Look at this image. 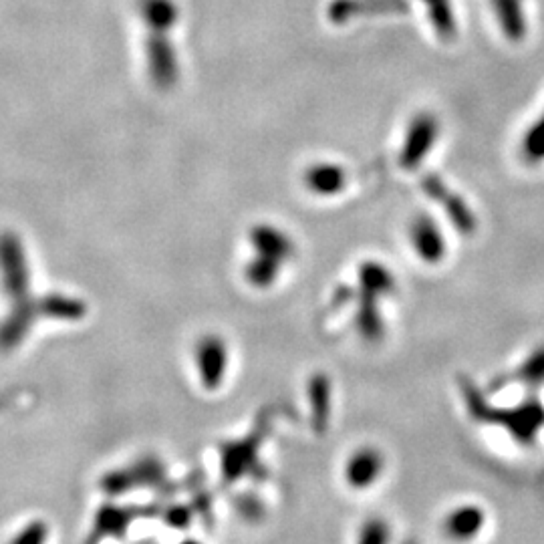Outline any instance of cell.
Here are the masks:
<instances>
[{"label":"cell","instance_id":"1","mask_svg":"<svg viewBox=\"0 0 544 544\" xmlns=\"http://www.w3.org/2000/svg\"><path fill=\"white\" fill-rule=\"evenodd\" d=\"M460 385L468 412L474 420L504 426L510 436H514V440L522 446H530L540 428L544 426V407L538 399H528L516 407H510V410H496L468 377H462Z\"/></svg>","mask_w":544,"mask_h":544},{"label":"cell","instance_id":"2","mask_svg":"<svg viewBox=\"0 0 544 544\" xmlns=\"http://www.w3.org/2000/svg\"><path fill=\"white\" fill-rule=\"evenodd\" d=\"M438 138H440L438 117L428 111L418 113L405 131V140H403L401 154H399L401 166L407 172L418 170L430 158L432 150L438 144Z\"/></svg>","mask_w":544,"mask_h":544},{"label":"cell","instance_id":"3","mask_svg":"<svg viewBox=\"0 0 544 544\" xmlns=\"http://www.w3.org/2000/svg\"><path fill=\"white\" fill-rule=\"evenodd\" d=\"M422 190L430 200H434L446 212V216L450 218L456 230H460L462 234H472L476 230V216L472 208L440 176L428 174L422 180Z\"/></svg>","mask_w":544,"mask_h":544},{"label":"cell","instance_id":"4","mask_svg":"<svg viewBox=\"0 0 544 544\" xmlns=\"http://www.w3.org/2000/svg\"><path fill=\"white\" fill-rule=\"evenodd\" d=\"M410 242L414 252L428 264H438L446 256V238L438 222L428 214H418L412 220Z\"/></svg>","mask_w":544,"mask_h":544},{"label":"cell","instance_id":"5","mask_svg":"<svg viewBox=\"0 0 544 544\" xmlns=\"http://www.w3.org/2000/svg\"><path fill=\"white\" fill-rule=\"evenodd\" d=\"M226 363H228V353L220 337L208 335L200 339L196 349V365H198L204 387L216 389L222 383L226 373Z\"/></svg>","mask_w":544,"mask_h":544},{"label":"cell","instance_id":"6","mask_svg":"<svg viewBox=\"0 0 544 544\" xmlns=\"http://www.w3.org/2000/svg\"><path fill=\"white\" fill-rule=\"evenodd\" d=\"M383 466V456L375 448H361L349 458L345 466V480L355 490L369 488L379 478Z\"/></svg>","mask_w":544,"mask_h":544},{"label":"cell","instance_id":"7","mask_svg":"<svg viewBox=\"0 0 544 544\" xmlns=\"http://www.w3.org/2000/svg\"><path fill=\"white\" fill-rule=\"evenodd\" d=\"M484 510L472 504L458 506L444 520V532L454 542H470L484 526Z\"/></svg>","mask_w":544,"mask_h":544},{"label":"cell","instance_id":"8","mask_svg":"<svg viewBox=\"0 0 544 544\" xmlns=\"http://www.w3.org/2000/svg\"><path fill=\"white\" fill-rule=\"evenodd\" d=\"M500 31L510 43H520L526 37V13L522 0H490Z\"/></svg>","mask_w":544,"mask_h":544},{"label":"cell","instance_id":"9","mask_svg":"<svg viewBox=\"0 0 544 544\" xmlns=\"http://www.w3.org/2000/svg\"><path fill=\"white\" fill-rule=\"evenodd\" d=\"M359 281H361L363 293L373 295V297H381V295L385 297L395 289L393 275L385 266H381L377 262H365L361 266Z\"/></svg>","mask_w":544,"mask_h":544},{"label":"cell","instance_id":"10","mask_svg":"<svg viewBox=\"0 0 544 544\" xmlns=\"http://www.w3.org/2000/svg\"><path fill=\"white\" fill-rule=\"evenodd\" d=\"M430 23L434 27V31L438 33V37L442 39H454L458 25H456V15H454V7L452 0H422Z\"/></svg>","mask_w":544,"mask_h":544},{"label":"cell","instance_id":"11","mask_svg":"<svg viewBox=\"0 0 544 544\" xmlns=\"http://www.w3.org/2000/svg\"><path fill=\"white\" fill-rule=\"evenodd\" d=\"M377 297L363 293L361 307L357 313V329L363 339L367 341H379L383 337V321L377 311Z\"/></svg>","mask_w":544,"mask_h":544},{"label":"cell","instance_id":"12","mask_svg":"<svg viewBox=\"0 0 544 544\" xmlns=\"http://www.w3.org/2000/svg\"><path fill=\"white\" fill-rule=\"evenodd\" d=\"M520 150H522V156L526 162H530V164L544 162V111L522 135Z\"/></svg>","mask_w":544,"mask_h":544},{"label":"cell","instance_id":"13","mask_svg":"<svg viewBox=\"0 0 544 544\" xmlns=\"http://www.w3.org/2000/svg\"><path fill=\"white\" fill-rule=\"evenodd\" d=\"M329 379L325 375H315L311 381V403H313V416L317 432H323L329 418Z\"/></svg>","mask_w":544,"mask_h":544},{"label":"cell","instance_id":"14","mask_svg":"<svg viewBox=\"0 0 544 544\" xmlns=\"http://www.w3.org/2000/svg\"><path fill=\"white\" fill-rule=\"evenodd\" d=\"M518 379L530 387L544 383V347H538L518 369Z\"/></svg>","mask_w":544,"mask_h":544},{"label":"cell","instance_id":"15","mask_svg":"<svg viewBox=\"0 0 544 544\" xmlns=\"http://www.w3.org/2000/svg\"><path fill=\"white\" fill-rule=\"evenodd\" d=\"M389 538H391L389 524L377 516L365 520L359 532V544H389Z\"/></svg>","mask_w":544,"mask_h":544},{"label":"cell","instance_id":"16","mask_svg":"<svg viewBox=\"0 0 544 544\" xmlns=\"http://www.w3.org/2000/svg\"><path fill=\"white\" fill-rule=\"evenodd\" d=\"M47 542V524L31 522L27 524L11 544H45Z\"/></svg>","mask_w":544,"mask_h":544},{"label":"cell","instance_id":"17","mask_svg":"<svg viewBox=\"0 0 544 544\" xmlns=\"http://www.w3.org/2000/svg\"><path fill=\"white\" fill-rule=\"evenodd\" d=\"M186 544H198V542H186Z\"/></svg>","mask_w":544,"mask_h":544},{"label":"cell","instance_id":"18","mask_svg":"<svg viewBox=\"0 0 544 544\" xmlns=\"http://www.w3.org/2000/svg\"><path fill=\"white\" fill-rule=\"evenodd\" d=\"M405 544H416V542H405Z\"/></svg>","mask_w":544,"mask_h":544}]
</instances>
